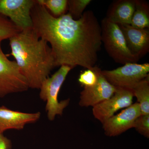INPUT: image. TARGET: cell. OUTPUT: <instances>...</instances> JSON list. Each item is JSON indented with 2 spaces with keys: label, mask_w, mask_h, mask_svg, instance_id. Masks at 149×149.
I'll return each instance as SVG.
<instances>
[{
  "label": "cell",
  "mask_w": 149,
  "mask_h": 149,
  "mask_svg": "<svg viewBox=\"0 0 149 149\" xmlns=\"http://www.w3.org/2000/svg\"><path fill=\"white\" fill-rule=\"evenodd\" d=\"M141 115L139 104L138 102L132 104L102 123L105 134L108 136L114 137L134 128L135 121Z\"/></svg>",
  "instance_id": "obj_9"
},
{
  "label": "cell",
  "mask_w": 149,
  "mask_h": 149,
  "mask_svg": "<svg viewBox=\"0 0 149 149\" xmlns=\"http://www.w3.org/2000/svg\"><path fill=\"white\" fill-rule=\"evenodd\" d=\"M130 25L140 29L149 28V5L143 0H136Z\"/></svg>",
  "instance_id": "obj_14"
},
{
  "label": "cell",
  "mask_w": 149,
  "mask_h": 149,
  "mask_svg": "<svg viewBox=\"0 0 149 149\" xmlns=\"http://www.w3.org/2000/svg\"><path fill=\"white\" fill-rule=\"evenodd\" d=\"M149 63H127L112 70H102V74L116 88L132 90L149 76Z\"/></svg>",
  "instance_id": "obj_6"
},
{
  "label": "cell",
  "mask_w": 149,
  "mask_h": 149,
  "mask_svg": "<svg viewBox=\"0 0 149 149\" xmlns=\"http://www.w3.org/2000/svg\"><path fill=\"white\" fill-rule=\"evenodd\" d=\"M101 70L97 66L92 69H88L81 72L78 82L84 87H91L95 85L98 79L99 72Z\"/></svg>",
  "instance_id": "obj_19"
},
{
  "label": "cell",
  "mask_w": 149,
  "mask_h": 149,
  "mask_svg": "<svg viewBox=\"0 0 149 149\" xmlns=\"http://www.w3.org/2000/svg\"><path fill=\"white\" fill-rule=\"evenodd\" d=\"M91 2V0H68V13L74 19H79L83 15L86 8Z\"/></svg>",
  "instance_id": "obj_18"
},
{
  "label": "cell",
  "mask_w": 149,
  "mask_h": 149,
  "mask_svg": "<svg viewBox=\"0 0 149 149\" xmlns=\"http://www.w3.org/2000/svg\"><path fill=\"white\" fill-rule=\"evenodd\" d=\"M133 97L132 90L116 88L112 97L93 107V116L103 123L118 111L131 105Z\"/></svg>",
  "instance_id": "obj_8"
},
{
  "label": "cell",
  "mask_w": 149,
  "mask_h": 149,
  "mask_svg": "<svg viewBox=\"0 0 149 149\" xmlns=\"http://www.w3.org/2000/svg\"><path fill=\"white\" fill-rule=\"evenodd\" d=\"M9 40L11 51L10 55L15 59L29 88L40 89L56 67L50 46L32 28L22 30Z\"/></svg>",
  "instance_id": "obj_2"
},
{
  "label": "cell",
  "mask_w": 149,
  "mask_h": 149,
  "mask_svg": "<svg viewBox=\"0 0 149 149\" xmlns=\"http://www.w3.org/2000/svg\"><path fill=\"white\" fill-rule=\"evenodd\" d=\"M37 3L45 7L55 17L65 14L68 9V0H36Z\"/></svg>",
  "instance_id": "obj_16"
},
{
  "label": "cell",
  "mask_w": 149,
  "mask_h": 149,
  "mask_svg": "<svg viewBox=\"0 0 149 149\" xmlns=\"http://www.w3.org/2000/svg\"><path fill=\"white\" fill-rule=\"evenodd\" d=\"M132 91L140 105L141 115L149 114V76L138 83Z\"/></svg>",
  "instance_id": "obj_15"
},
{
  "label": "cell",
  "mask_w": 149,
  "mask_h": 149,
  "mask_svg": "<svg viewBox=\"0 0 149 149\" xmlns=\"http://www.w3.org/2000/svg\"><path fill=\"white\" fill-rule=\"evenodd\" d=\"M136 0H117L110 6L106 18L117 24H130Z\"/></svg>",
  "instance_id": "obj_13"
},
{
  "label": "cell",
  "mask_w": 149,
  "mask_h": 149,
  "mask_svg": "<svg viewBox=\"0 0 149 149\" xmlns=\"http://www.w3.org/2000/svg\"><path fill=\"white\" fill-rule=\"evenodd\" d=\"M11 141L4 136L3 133H0V149H12Z\"/></svg>",
  "instance_id": "obj_21"
},
{
  "label": "cell",
  "mask_w": 149,
  "mask_h": 149,
  "mask_svg": "<svg viewBox=\"0 0 149 149\" xmlns=\"http://www.w3.org/2000/svg\"><path fill=\"white\" fill-rule=\"evenodd\" d=\"M100 25L102 43L109 55L114 61L123 65L137 63L139 59L129 51L118 24L111 22L105 17Z\"/></svg>",
  "instance_id": "obj_4"
},
{
  "label": "cell",
  "mask_w": 149,
  "mask_h": 149,
  "mask_svg": "<svg viewBox=\"0 0 149 149\" xmlns=\"http://www.w3.org/2000/svg\"><path fill=\"white\" fill-rule=\"evenodd\" d=\"M72 69L68 65H61L51 77L44 80L40 87V98L46 102V110L48 119L50 121L54 120L56 116H61L69 104L70 99L60 102L58 95L62 85Z\"/></svg>",
  "instance_id": "obj_3"
},
{
  "label": "cell",
  "mask_w": 149,
  "mask_h": 149,
  "mask_svg": "<svg viewBox=\"0 0 149 149\" xmlns=\"http://www.w3.org/2000/svg\"><path fill=\"white\" fill-rule=\"evenodd\" d=\"M134 128L141 135L149 138V114L141 115L137 118Z\"/></svg>",
  "instance_id": "obj_20"
},
{
  "label": "cell",
  "mask_w": 149,
  "mask_h": 149,
  "mask_svg": "<svg viewBox=\"0 0 149 149\" xmlns=\"http://www.w3.org/2000/svg\"><path fill=\"white\" fill-rule=\"evenodd\" d=\"M21 31L7 17L0 15V42L9 40Z\"/></svg>",
  "instance_id": "obj_17"
},
{
  "label": "cell",
  "mask_w": 149,
  "mask_h": 149,
  "mask_svg": "<svg viewBox=\"0 0 149 149\" xmlns=\"http://www.w3.org/2000/svg\"><path fill=\"white\" fill-rule=\"evenodd\" d=\"M4 53L0 42V98L29 89L28 83L15 61Z\"/></svg>",
  "instance_id": "obj_5"
},
{
  "label": "cell",
  "mask_w": 149,
  "mask_h": 149,
  "mask_svg": "<svg viewBox=\"0 0 149 149\" xmlns=\"http://www.w3.org/2000/svg\"><path fill=\"white\" fill-rule=\"evenodd\" d=\"M36 0H0V15L9 19L21 31L31 29V12Z\"/></svg>",
  "instance_id": "obj_7"
},
{
  "label": "cell",
  "mask_w": 149,
  "mask_h": 149,
  "mask_svg": "<svg viewBox=\"0 0 149 149\" xmlns=\"http://www.w3.org/2000/svg\"><path fill=\"white\" fill-rule=\"evenodd\" d=\"M41 113H24L0 107V133L8 130H20L25 125L35 123L40 119Z\"/></svg>",
  "instance_id": "obj_12"
},
{
  "label": "cell",
  "mask_w": 149,
  "mask_h": 149,
  "mask_svg": "<svg viewBox=\"0 0 149 149\" xmlns=\"http://www.w3.org/2000/svg\"><path fill=\"white\" fill-rule=\"evenodd\" d=\"M116 90V88L104 77L101 70L95 85L91 87H84L80 93L79 105L82 107L95 106L110 98Z\"/></svg>",
  "instance_id": "obj_10"
},
{
  "label": "cell",
  "mask_w": 149,
  "mask_h": 149,
  "mask_svg": "<svg viewBox=\"0 0 149 149\" xmlns=\"http://www.w3.org/2000/svg\"><path fill=\"white\" fill-rule=\"evenodd\" d=\"M31 15L32 29L50 45L56 67L96 66L102 43L101 25L92 11L84 12L78 19L68 13L55 17L36 0Z\"/></svg>",
  "instance_id": "obj_1"
},
{
  "label": "cell",
  "mask_w": 149,
  "mask_h": 149,
  "mask_svg": "<svg viewBox=\"0 0 149 149\" xmlns=\"http://www.w3.org/2000/svg\"><path fill=\"white\" fill-rule=\"evenodd\" d=\"M128 49L140 59L149 52V29H140L130 24H118Z\"/></svg>",
  "instance_id": "obj_11"
}]
</instances>
